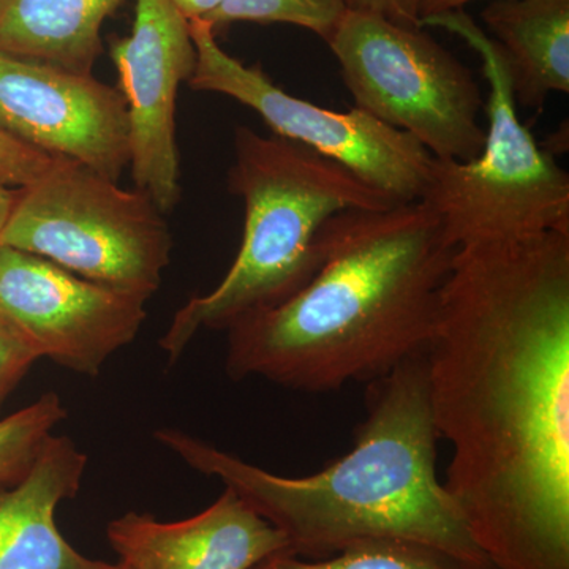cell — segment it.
<instances>
[{
	"label": "cell",
	"mask_w": 569,
	"mask_h": 569,
	"mask_svg": "<svg viewBox=\"0 0 569 569\" xmlns=\"http://www.w3.org/2000/svg\"><path fill=\"white\" fill-rule=\"evenodd\" d=\"M228 182L244 203L241 247L219 287L176 312L160 339L171 365L201 329H228L301 290L320 264L321 236L332 217L400 204L342 164L249 127L236 129Z\"/></svg>",
	"instance_id": "277c9868"
},
{
	"label": "cell",
	"mask_w": 569,
	"mask_h": 569,
	"mask_svg": "<svg viewBox=\"0 0 569 569\" xmlns=\"http://www.w3.org/2000/svg\"><path fill=\"white\" fill-rule=\"evenodd\" d=\"M187 20H208L224 0H173Z\"/></svg>",
	"instance_id": "7402d4cb"
},
{
	"label": "cell",
	"mask_w": 569,
	"mask_h": 569,
	"mask_svg": "<svg viewBox=\"0 0 569 569\" xmlns=\"http://www.w3.org/2000/svg\"><path fill=\"white\" fill-rule=\"evenodd\" d=\"M353 448L309 477H280L178 429L153 437L190 468L223 482L282 531L288 552L325 559L365 539L429 546L475 569H493L437 477L426 356L367 385Z\"/></svg>",
	"instance_id": "3957f363"
},
{
	"label": "cell",
	"mask_w": 569,
	"mask_h": 569,
	"mask_svg": "<svg viewBox=\"0 0 569 569\" xmlns=\"http://www.w3.org/2000/svg\"><path fill=\"white\" fill-rule=\"evenodd\" d=\"M54 160L0 132V178L10 186H31L50 170Z\"/></svg>",
	"instance_id": "ffe728a7"
},
{
	"label": "cell",
	"mask_w": 569,
	"mask_h": 569,
	"mask_svg": "<svg viewBox=\"0 0 569 569\" xmlns=\"http://www.w3.org/2000/svg\"><path fill=\"white\" fill-rule=\"evenodd\" d=\"M121 0H0V51L92 74L102 26Z\"/></svg>",
	"instance_id": "9a60e30c"
},
{
	"label": "cell",
	"mask_w": 569,
	"mask_h": 569,
	"mask_svg": "<svg viewBox=\"0 0 569 569\" xmlns=\"http://www.w3.org/2000/svg\"><path fill=\"white\" fill-rule=\"evenodd\" d=\"M190 32L197 50L189 80L194 91L220 93L246 104L276 137L342 164L395 203L421 200L436 157L413 138L358 108L328 110L284 92L260 66H246L228 54L209 22L190 21Z\"/></svg>",
	"instance_id": "ba28073f"
},
{
	"label": "cell",
	"mask_w": 569,
	"mask_h": 569,
	"mask_svg": "<svg viewBox=\"0 0 569 569\" xmlns=\"http://www.w3.org/2000/svg\"><path fill=\"white\" fill-rule=\"evenodd\" d=\"M88 455L52 433L17 485L0 486V569H116L62 537L56 511L81 489Z\"/></svg>",
	"instance_id": "4fadbf2b"
},
{
	"label": "cell",
	"mask_w": 569,
	"mask_h": 569,
	"mask_svg": "<svg viewBox=\"0 0 569 569\" xmlns=\"http://www.w3.org/2000/svg\"><path fill=\"white\" fill-rule=\"evenodd\" d=\"M328 44L355 108L413 138L438 160L468 162L481 152V89L425 28L347 10Z\"/></svg>",
	"instance_id": "52a82bcc"
},
{
	"label": "cell",
	"mask_w": 569,
	"mask_h": 569,
	"mask_svg": "<svg viewBox=\"0 0 569 569\" xmlns=\"http://www.w3.org/2000/svg\"><path fill=\"white\" fill-rule=\"evenodd\" d=\"M455 253L422 201L332 217L309 282L227 329L228 376L328 392L426 356Z\"/></svg>",
	"instance_id": "7a4b0ae2"
},
{
	"label": "cell",
	"mask_w": 569,
	"mask_h": 569,
	"mask_svg": "<svg viewBox=\"0 0 569 569\" xmlns=\"http://www.w3.org/2000/svg\"><path fill=\"white\" fill-rule=\"evenodd\" d=\"M18 193L10 189V183L0 178V233L9 220L11 209H13L14 201H17Z\"/></svg>",
	"instance_id": "cb8c5ba5"
},
{
	"label": "cell",
	"mask_w": 569,
	"mask_h": 569,
	"mask_svg": "<svg viewBox=\"0 0 569 569\" xmlns=\"http://www.w3.org/2000/svg\"><path fill=\"white\" fill-rule=\"evenodd\" d=\"M37 359L36 348L0 316V410Z\"/></svg>",
	"instance_id": "d6986e66"
},
{
	"label": "cell",
	"mask_w": 569,
	"mask_h": 569,
	"mask_svg": "<svg viewBox=\"0 0 569 569\" xmlns=\"http://www.w3.org/2000/svg\"><path fill=\"white\" fill-rule=\"evenodd\" d=\"M0 246L148 302L162 283L173 241L148 194L123 190L84 164L56 159L18 193Z\"/></svg>",
	"instance_id": "8992f818"
},
{
	"label": "cell",
	"mask_w": 569,
	"mask_h": 569,
	"mask_svg": "<svg viewBox=\"0 0 569 569\" xmlns=\"http://www.w3.org/2000/svg\"><path fill=\"white\" fill-rule=\"evenodd\" d=\"M426 362L478 548L493 569H569V233L456 250Z\"/></svg>",
	"instance_id": "6da1fadb"
},
{
	"label": "cell",
	"mask_w": 569,
	"mask_h": 569,
	"mask_svg": "<svg viewBox=\"0 0 569 569\" xmlns=\"http://www.w3.org/2000/svg\"><path fill=\"white\" fill-rule=\"evenodd\" d=\"M66 418L67 410L56 392L0 418V486L17 485L28 475L52 430Z\"/></svg>",
	"instance_id": "e0dca14e"
},
{
	"label": "cell",
	"mask_w": 569,
	"mask_h": 569,
	"mask_svg": "<svg viewBox=\"0 0 569 569\" xmlns=\"http://www.w3.org/2000/svg\"><path fill=\"white\" fill-rule=\"evenodd\" d=\"M0 132L52 159L119 181L129 167V119L118 89L92 74L0 51Z\"/></svg>",
	"instance_id": "30bf717a"
},
{
	"label": "cell",
	"mask_w": 569,
	"mask_h": 569,
	"mask_svg": "<svg viewBox=\"0 0 569 569\" xmlns=\"http://www.w3.org/2000/svg\"><path fill=\"white\" fill-rule=\"evenodd\" d=\"M111 54L126 100L134 186L170 212L181 198L176 97L197 62L190 21L173 0H137L132 32Z\"/></svg>",
	"instance_id": "8fae6325"
},
{
	"label": "cell",
	"mask_w": 569,
	"mask_h": 569,
	"mask_svg": "<svg viewBox=\"0 0 569 569\" xmlns=\"http://www.w3.org/2000/svg\"><path fill=\"white\" fill-rule=\"evenodd\" d=\"M421 28H440L481 58L489 86L488 129L481 152L468 162L433 160L422 203L452 249L509 241L549 231L569 233V176L520 122L511 74L500 47L463 10L433 14Z\"/></svg>",
	"instance_id": "5b68a950"
},
{
	"label": "cell",
	"mask_w": 569,
	"mask_h": 569,
	"mask_svg": "<svg viewBox=\"0 0 569 569\" xmlns=\"http://www.w3.org/2000/svg\"><path fill=\"white\" fill-rule=\"evenodd\" d=\"M346 13L343 0H224L204 21L216 31L238 21L290 24L313 32L328 43Z\"/></svg>",
	"instance_id": "ac0fdd59"
},
{
	"label": "cell",
	"mask_w": 569,
	"mask_h": 569,
	"mask_svg": "<svg viewBox=\"0 0 569 569\" xmlns=\"http://www.w3.org/2000/svg\"><path fill=\"white\" fill-rule=\"evenodd\" d=\"M146 302L37 254L0 246V316L40 358L97 377L144 323Z\"/></svg>",
	"instance_id": "9c48e42d"
},
{
	"label": "cell",
	"mask_w": 569,
	"mask_h": 569,
	"mask_svg": "<svg viewBox=\"0 0 569 569\" xmlns=\"http://www.w3.org/2000/svg\"><path fill=\"white\" fill-rule=\"evenodd\" d=\"M116 569H132V568H129V567H127L126 563H122V561H119V563L116 565Z\"/></svg>",
	"instance_id": "d4e9b609"
},
{
	"label": "cell",
	"mask_w": 569,
	"mask_h": 569,
	"mask_svg": "<svg viewBox=\"0 0 569 569\" xmlns=\"http://www.w3.org/2000/svg\"><path fill=\"white\" fill-rule=\"evenodd\" d=\"M107 538L132 569H252L288 552L282 531L228 488L200 515L176 522L126 512L108 523Z\"/></svg>",
	"instance_id": "7c38bea8"
},
{
	"label": "cell",
	"mask_w": 569,
	"mask_h": 569,
	"mask_svg": "<svg viewBox=\"0 0 569 569\" xmlns=\"http://www.w3.org/2000/svg\"><path fill=\"white\" fill-rule=\"evenodd\" d=\"M471 2L477 0H422L421 20L433 14L447 13V11L463 10V7Z\"/></svg>",
	"instance_id": "603a6c76"
},
{
	"label": "cell",
	"mask_w": 569,
	"mask_h": 569,
	"mask_svg": "<svg viewBox=\"0 0 569 569\" xmlns=\"http://www.w3.org/2000/svg\"><path fill=\"white\" fill-rule=\"evenodd\" d=\"M252 569H475L429 546L403 539H365L325 559L280 552Z\"/></svg>",
	"instance_id": "2e32d148"
},
{
	"label": "cell",
	"mask_w": 569,
	"mask_h": 569,
	"mask_svg": "<svg viewBox=\"0 0 569 569\" xmlns=\"http://www.w3.org/2000/svg\"><path fill=\"white\" fill-rule=\"evenodd\" d=\"M347 10L376 13L397 24L421 28L422 0H343Z\"/></svg>",
	"instance_id": "44dd1931"
},
{
	"label": "cell",
	"mask_w": 569,
	"mask_h": 569,
	"mask_svg": "<svg viewBox=\"0 0 569 569\" xmlns=\"http://www.w3.org/2000/svg\"><path fill=\"white\" fill-rule=\"evenodd\" d=\"M485 31L503 52L516 102L541 108L569 92V0H490Z\"/></svg>",
	"instance_id": "5bb4252c"
}]
</instances>
